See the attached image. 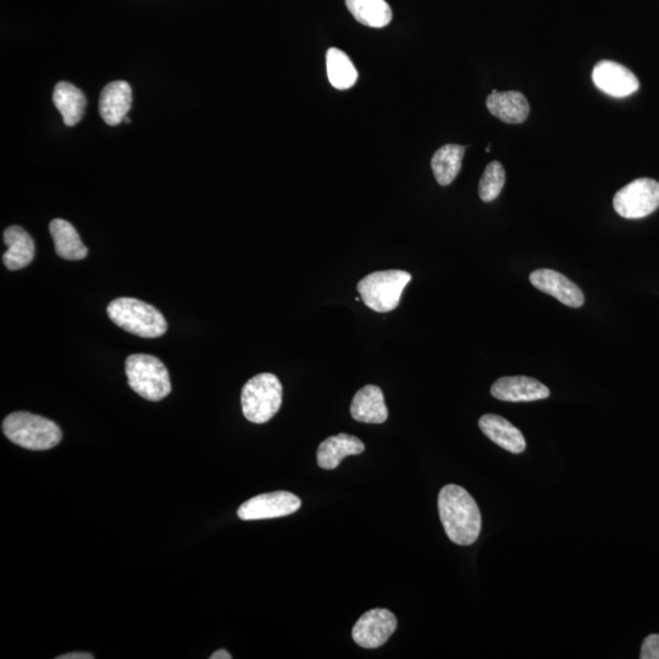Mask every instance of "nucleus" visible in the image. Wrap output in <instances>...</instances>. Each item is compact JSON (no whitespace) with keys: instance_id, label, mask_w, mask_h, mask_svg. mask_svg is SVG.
<instances>
[{"instance_id":"nucleus-27","label":"nucleus","mask_w":659,"mask_h":659,"mask_svg":"<svg viewBox=\"0 0 659 659\" xmlns=\"http://www.w3.org/2000/svg\"><path fill=\"white\" fill-rule=\"evenodd\" d=\"M212 659H232V656L230 655L229 652L225 650H219L215 653H213L212 656H210Z\"/></svg>"},{"instance_id":"nucleus-24","label":"nucleus","mask_w":659,"mask_h":659,"mask_svg":"<svg viewBox=\"0 0 659 659\" xmlns=\"http://www.w3.org/2000/svg\"><path fill=\"white\" fill-rule=\"evenodd\" d=\"M506 184V171L500 162H492L486 166L479 184L481 201L490 203L500 196Z\"/></svg>"},{"instance_id":"nucleus-22","label":"nucleus","mask_w":659,"mask_h":659,"mask_svg":"<svg viewBox=\"0 0 659 659\" xmlns=\"http://www.w3.org/2000/svg\"><path fill=\"white\" fill-rule=\"evenodd\" d=\"M346 5L354 19L374 29H382L392 20V10L386 0H346Z\"/></svg>"},{"instance_id":"nucleus-15","label":"nucleus","mask_w":659,"mask_h":659,"mask_svg":"<svg viewBox=\"0 0 659 659\" xmlns=\"http://www.w3.org/2000/svg\"><path fill=\"white\" fill-rule=\"evenodd\" d=\"M354 420L367 424H382L389 418L384 393L380 387L368 385L359 390L351 404Z\"/></svg>"},{"instance_id":"nucleus-23","label":"nucleus","mask_w":659,"mask_h":659,"mask_svg":"<svg viewBox=\"0 0 659 659\" xmlns=\"http://www.w3.org/2000/svg\"><path fill=\"white\" fill-rule=\"evenodd\" d=\"M326 68H328L329 81L337 90L345 91L356 85L358 80L356 66L340 49L331 48L326 53Z\"/></svg>"},{"instance_id":"nucleus-6","label":"nucleus","mask_w":659,"mask_h":659,"mask_svg":"<svg viewBox=\"0 0 659 659\" xmlns=\"http://www.w3.org/2000/svg\"><path fill=\"white\" fill-rule=\"evenodd\" d=\"M412 275L403 270L376 271L358 282L357 290L365 306L374 312H392L400 304L402 292Z\"/></svg>"},{"instance_id":"nucleus-17","label":"nucleus","mask_w":659,"mask_h":659,"mask_svg":"<svg viewBox=\"0 0 659 659\" xmlns=\"http://www.w3.org/2000/svg\"><path fill=\"white\" fill-rule=\"evenodd\" d=\"M364 450V443L356 436L347 434L331 436L320 443L317 453L318 465L321 469H336L343 459L358 456Z\"/></svg>"},{"instance_id":"nucleus-5","label":"nucleus","mask_w":659,"mask_h":659,"mask_svg":"<svg viewBox=\"0 0 659 659\" xmlns=\"http://www.w3.org/2000/svg\"><path fill=\"white\" fill-rule=\"evenodd\" d=\"M242 411L249 422L268 423L280 411L282 385L278 376L263 373L254 376L242 390Z\"/></svg>"},{"instance_id":"nucleus-21","label":"nucleus","mask_w":659,"mask_h":659,"mask_svg":"<svg viewBox=\"0 0 659 659\" xmlns=\"http://www.w3.org/2000/svg\"><path fill=\"white\" fill-rule=\"evenodd\" d=\"M465 147L446 145L439 149L431 159V168L435 179L441 186L451 185L461 171Z\"/></svg>"},{"instance_id":"nucleus-12","label":"nucleus","mask_w":659,"mask_h":659,"mask_svg":"<svg viewBox=\"0 0 659 659\" xmlns=\"http://www.w3.org/2000/svg\"><path fill=\"white\" fill-rule=\"evenodd\" d=\"M491 395L498 401L534 402L550 397V390L528 376H505L492 385Z\"/></svg>"},{"instance_id":"nucleus-8","label":"nucleus","mask_w":659,"mask_h":659,"mask_svg":"<svg viewBox=\"0 0 659 659\" xmlns=\"http://www.w3.org/2000/svg\"><path fill=\"white\" fill-rule=\"evenodd\" d=\"M397 629L395 614L385 608H375L363 614L352 630L354 642L363 649H378L385 645Z\"/></svg>"},{"instance_id":"nucleus-20","label":"nucleus","mask_w":659,"mask_h":659,"mask_svg":"<svg viewBox=\"0 0 659 659\" xmlns=\"http://www.w3.org/2000/svg\"><path fill=\"white\" fill-rule=\"evenodd\" d=\"M49 231L59 257L66 260H82L87 257L88 249L83 245L79 232L69 221L54 219L49 225Z\"/></svg>"},{"instance_id":"nucleus-4","label":"nucleus","mask_w":659,"mask_h":659,"mask_svg":"<svg viewBox=\"0 0 659 659\" xmlns=\"http://www.w3.org/2000/svg\"><path fill=\"white\" fill-rule=\"evenodd\" d=\"M125 371L131 389L145 400L158 402L170 395L169 371L157 357L132 354L126 359Z\"/></svg>"},{"instance_id":"nucleus-10","label":"nucleus","mask_w":659,"mask_h":659,"mask_svg":"<svg viewBox=\"0 0 659 659\" xmlns=\"http://www.w3.org/2000/svg\"><path fill=\"white\" fill-rule=\"evenodd\" d=\"M592 81L598 90L614 98L629 97L640 87L638 77L633 71L612 60H601L595 65Z\"/></svg>"},{"instance_id":"nucleus-1","label":"nucleus","mask_w":659,"mask_h":659,"mask_svg":"<svg viewBox=\"0 0 659 659\" xmlns=\"http://www.w3.org/2000/svg\"><path fill=\"white\" fill-rule=\"evenodd\" d=\"M439 513L443 529L454 544L470 546L478 540L481 531L480 509L463 487H443L439 495Z\"/></svg>"},{"instance_id":"nucleus-28","label":"nucleus","mask_w":659,"mask_h":659,"mask_svg":"<svg viewBox=\"0 0 659 659\" xmlns=\"http://www.w3.org/2000/svg\"><path fill=\"white\" fill-rule=\"evenodd\" d=\"M124 121H125V123H126V124H130V119H129V118H127V116H126V118H125V120H124Z\"/></svg>"},{"instance_id":"nucleus-2","label":"nucleus","mask_w":659,"mask_h":659,"mask_svg":"<svg viewBox=\"0 0 659 659\" xmlns=\"http://www.w3.org/2000/svg\"><path fill=\"white\" fill-rule=\"evenodd\" d=\"M3 433L15 445L31 451L51 450L63 439L62 430L52 420L27 412L8 415Z\"/></svg>"},{"instance_id":"nucleus-18","label":"nucleus","mask_w":659,"mask_h":659,"mask_svg":"<svg viewBox=\"0 0 659 659\" xmlns=\"http://www.w3.org/2000/svg\"><path fill=\"white\" fill-rule=\"evenodd\" d=\"M4 242L8 249L4 253L3 262L9 270L24 269L35 258V241L21 226L8 227L4 231Z\"/></svg>"},{"instance_id":"nucleus-14","label":"nucleus","mask_w":659,"mask_h":659,"mask_svg":"<svg viewBox=\"0 0 659 659\" xmlns=\"http://www.w3.org/2000/svg\"><path fill=\"white\" fill-rule=\"evenodd\" d=\"M489 112L506 124H522L528 119L530 105L522 92L492 91L486 99Z\"/></svg>"},{"instance_id":"nucleus-9","label":"nucleus","mask_w":659,"mask_h":659,"mask_svg":"<svg viewBox=\"0 0 659 659\" xmlns=\"http://www.w3.org/2000/svg\"><path fill=\"white\" fill-rule=\"evenodd\" d=\"M301 506L302 502L296 495L276 491L251 498L238 508L237 515L242 520L281 518L296 513Z\"/></svg>"},{"instance_id":"nucleus-7","label":"nucleus","mask_w":659,"mask_h":659,"mask_svg":"<svg viewBox=\"0 0 659 659\" xmlns=\"http://www.w3.org/2000/svg\"><path fill=\"white\" fill-rule=\"evenodd\" d=\"M614 210L625 219L649 217L659 207V184L652 179H638L622 188L613 198Z\"/></svg>"},{"instance_id":"nucleus-25","label":"nucleus","mask_w":659,"mask_h":659,"mask_svg":"<svg viewBox=\"0 0 659 659\" xmlns=\"http://www.w3.org/2000/svg\"><path fill=\"white\" fill-rule=\"evenodd\" d=\"M641 659H659V635L653 634L647 636L642 642L641 646Z\"/></svg>"},{"instance_id":"nucleus-3","label":"nucleus","mask_w":659,"mask_h":659,"mask_svg":"<svg viewBox=\"0 0 659 659\" xmlns=\"http://www.w3.org/2000/svg\"><path fill=\"white\" fill-rule=\"evenodd\" d=\"M107 312L115 325L142 339H158L168 330L163 314L140 299H114L109 304Z\"/></svg>"},{"instance_id":"nucleus-16","label":"nucleus","mask_w":659,"mask_h":659,"mask_svg":"<svg viewBox=\"0 0 659 659\" xmlns=\"http://www.w3.org/2000/svg\"><path fill=\"white\" fill-rule=\"evenodd\" d=\"M481 431L497 446L508 452L519 454L526 448V441L522 431L507 419L496 414H486L479 420Z\"/></svg>"},{"instance_id":"nucleus-26","label":"nucleus","mask_w":659,"mask_h":659,"mask_svg":"<svg viewBox=\"0 0 659 659\" xmlns=\"http://www.w3.org/2000/svg\"><path fill=\"white\" fill-rule=\"evenodd\" d=\"M57 659H94V656L91 653L86 652H74L66 653V655L58 656Z\"/></svg>"},{"instance_id":"nucleus-11","label":"nucleus","mask_w":659,"mask_h":659,"mask_svg":"<svg viewBox=\"0 0 659 659\" xmlns=\"http://www.w3.org/2000/svg\"><path fill=\"white\" fill-rule=\"evenodd\" d=\"M530 282L537 290L555 297L570 308H580L585 302L584 293L580 287L555 270H535L530 274Z\"/></svg>"},{"instance_id":"nucleus-19","label":"nucleus","mask_w":659,"mask_h":659,"mask_svg":"<svg viewBox=\"0 0 659 659\" xmlns=\"http://www.w3.org/2000/svg\"><path fill=\"white\" fill-rule=\"evenodd\" d=\"M53 102L69 127L80 123L86 110L85 94L70 82H59L54 88Z\"/></svg>"},{"instance_id":"nucleus-13","label":"nucleus","mask_w":659,"mask_h":659,"mask_svg":"<svg viewBox=\"0 0 659 659\" xmlns=\"http://www.w3.org/2000/svg\"><path fill=\"white\" fill-rule=\"evenodd\" d=\"M132 107V90L125 81L110 82L104 87L99 99V113L104 123L118 126L125 120Z\"/></svg>"}]
</instances>
